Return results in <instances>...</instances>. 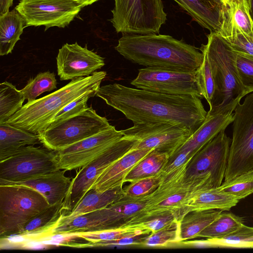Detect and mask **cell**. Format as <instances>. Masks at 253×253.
<instances>
[{
    "label": "cell",
    "instance_id": "1",
    "mask_svg": "<svg viewBox=\"0 0 253 253\" xmlns=\"http://www.w3.org/2000/svg\"><path fill=\"white\" fill-rule=\"evenodd\" d=\"M96 95L133 124L168 123L193 133L207 115L201 98L195 95L163 94L118 83L100 86Z\"/></svg>",
    "mask_w": 253,
    "mask_h": 253
},
{
    "label": "cell",
    "instance_id": "2",
    "mask_svg": "<svg viewBox=\"0 0 253 253\" xmlns=\"http://www.w3.org/2000/svg\"><path fill=\"white\" fill-rule=\"evenodd\" d=\"M115 50L125 59L146 67L192 72L204 55L194 46L161 34L123 35Z\"/></svg>",
    "mask_w": 253,
    "mask_h": 253
},
{
    "label": "cell",
    "instance_id": "3",
    "mask_svg": "<svg viewBox=\"0 0 253 253\" xmlns=\"http://www.w3.org/2000/svg\"><path fill=\"white\" fill-rule=\"evenodd\" d=\"M188 164L161 171L158 185L150 194L141 196L144 206L127 225L150 217L165 214H172L178 221L181 220L188 212L193 198L200 193L212 188L207 180L187 175Z\"/></svg>",
    "mask_w": 253,
    "mask_h": 253
},
{
    "label": "cell",
    "instance_id": "4",
    "mask_svg": "<svg viewBox=\"0 0 253 253\" xmlns=\"http://www.w3.org/2000/svg\"><path fill=\"white\" fill-rule=\"evenodd\" d=\"M105 71L71 80L63 87L42 98L27 102L7 121L10 125L38 134L45 130L66 105L87 91L99 89Z\"/></svg>",
    "mask_w": 253,
    "mask_h": 253
},
{
    "label": "cell",
    "instance_id": "5",
    "mask_svg": "<svg viewBox=\"0 0 253 253\" xmlns=\"http://www.w3.org/2000/svg\"><path fill=\"white\" fill-rule=\"evenodd\" d=\"M208 41L200 50L206 53L215 84L212 104L208 112L215 114L234 111L246 94L236 65V51L217 32L207 35Z\"/></svg>",
    "mask_w": 253,
    "mask_h": 253
},
{
    "label": "cell",
    "instance_id": "6",
    "mask_svg": "<svg viewBox=\"0 0 253 253\" xmlns=\"http://www.w3.org/2000/svg\"><path fill=\"white\" fill-rule=\"evenodd\" d=\"M49 206L35 189L21 185H0V237L18 236L26 223Z\"/></svg>",
    "mask_w": 253,
    "mask_h": 253
},
{
    "label": "cell",
    "instance_id": "7",
    "mask_svg": "<svg viewBox=\"0 0 253 253\" xmlns=\"http://www.w3.org/2000/svg\"><path fill=\"white\" fill-rule=\"evenodd\" d=\"M139 208V204L135 200L126 196L105 208L69 219L59 220L46 237L72 236L122 228L131 221Z\"/></svg>",
    "mask_w": 253,
    "mask_h": 253
},
{
    "label": "cell",
    "instance_id": "8",
    "mask_svg": "<svg viewBox=\"0 0 253 253\" xmlns=\"http://www.w3.org/2000/svg\"><path fill=\"white\" fill-rule=\"evenodd\" d=\"M110 20L123 35L159 34L167 20L162 0H114Z\"/></svg>",
    "mask_w": 253,
    "mask_h": 253
},
{
    "label": "cell",
    "instance_id": "9",
    "mask_svg": "<svg viewBox=\"0 0 253 253\" xmlns=\"http://www.w3.org/2000/svg\"><path fill=\"white\" fill-rule=\"evenodd\" d=\"M234 111L225 181L253 170V92Z\"/></svg>",
    "mask_w": 253,
    "mask_h": 253
},
{
    "label": "cell",
    "instance_id": "10",
    "mask_svg": "<svg viewBox=\"0 0 253 253\" xmlns=\"http://www.w3.org/2000/svg\"><path fill=\"white\" fill-rule=\"evenodd\" d=\"M111 126L105 117L98 115L90 107L76 115L49 125L38 135L45 148L57 151Z\"/></svg>",
    "mask_w": 253,
    "mask_h": 253
},
{
    "label": "cell",
    "instance_id": "11",
    "mask_svg": "<svg viewBox=\"0 0 253 253\" xmlns=\"http://www.w3.org/2000/svg\"><path fill=\"white\" fill-rule=\"evenodd\" d=\"M59 169L56 151L27 146L0 162V185H12Z\"/></svg>",
    "mask_w": 253,
    "mask_h": 253
},
{
    "label": "cell",
    "instance_id": "12",
    "mask_svg": "<svg viewBox=\"0 0 253 253\" xmlns=\"http://www.w3.org/2000/svg\"><path fill=\"white\" fill-rule=\"evenodd\" d=\"M136 142L134 139L123 137L80 168L72 179L64 199L63 215L72 211L103 171L130 151Z\"/></svg>",
    "mask_w": 253,
    "mask_h": 253
},
{
    "label": "cell",
    "instance_id": "13",
    "mask_svg": "<svg viewBox=\"0 0 253 253\" xmlns=\"http://www.w3.org/2000/svg\"><path fill=\"white\" fill-rule=\"evenodd\" d=\"M121 131L123 137L136 140L131 150L153 149L167 153L169 158L193 133L187 128L168 123L134 124Z\"/></svg>",
    "mask_w": 253,
    "mask_h": 253
},
{
    "label": "cell",
    "instance_id": "14",
    "mask_svg": "<svg viewBox=\"0 0 253 253\" xmlns=\"http://www.w3.org/2000/svg\"><path fill=\"white\" fill-rule=\"evenodd\" d=\"M82 8L77 0H20L15 7L25 21V28L44 26V31L67 26Z\"/></svg>",
    "mask_w": 253,
    "mask_h": 253
},
{
    "label": "cell",
    "instance_id": "15",
    "mask_svg": "<svg viewBox=\"0 0 253 253\" xmlns=\"http://www.w3.org/2000/svg\"><path fill=\"white\" fill-rule=\"evenodd\" d=\"M130 84L136 88L149 91L175 95H195L203 98L196 71L180 72L146 67Z\"/></svg>",
    "mask_w": 253,
    "mask_h": 253
},
{
    "label": "cell",
    "instance_id": "16",
    "mask_svg": "<svg viewBox=\"0 0 253 253\" xmlns=\"http://www.w3.org/2000/svg\"><path fill=\"white\" fill-rule=\"evenodd\" d=\"M231 142L225 130L221 131L192 157L187 175L205 179L213 189L219 187L225 177Z\"/></svg>",
    "mask_w": 253,
    "mask_h": 253
},
{
    "label": "cell",
    "instance_id": "17",
    "mask_svg": "<svg viewBox=\"0 0 253 253\" xmlns=\"http://www.w3.org/2000/svg\"><path fill=\"white\" fill-rule=\"evenodd\" d=\"M114 126L56 151L59 168L71 170L80 169L123 137Z\"/></svg>",
    "mask_w": 253,
    "mask_h": 253
},
{
    "label": "cell",
    "instance_id": "18",
    "mask_svg": "<svg viewBox=\"0 0 253 253\" xmlns=\"http://www.w3.org/2000/svg\"><path fill=\"white\" fill-rule=\"evenodd\" d=\"M57 74L61 81L73 80L92 75L105 65L104 59L77 42L63 45L56 57Z\"/></svg>",
    "mask_w": 253,
    "mask_h": 253
},
{
    "label": "cell",
    "instance_id": "19",
    "mask_svg": "<svg viewBox=\"0 0 253 253\" xmlns=\"http://www.w3.org/2000/svg\"><path fill=\"white\" fill-rule=\"evenodd\" d=\"M217 32L224 39L238 34L253 37V19L247 0H228L222 4L221 25Z\"/></svg>",
    "mask_w": 253,
    "mask_h": 253
},
{
    "label": "cell",
    "instance_id": "20",
    "mask_svg": "<svg viewBox=\"0 0 253 253\" xmlns=\"http://www.w3.org/2000/svg\"><path fill=\"white\" fill-rule=\"evenodd\" d=\"M154 150L150 148L131 150L106 169L91 188L97 192L123 186L124 180L131 169L142 159Z\"/></svg>",
    "mask_w": 253,
    "mask_h": 253
},
{
    "label": "cell",
    "instance_id": "21",
    "mask_svg": "<svg viewBox=\"0 0 253 253\" xmlns=\"http://www.w3.org/2000/svg\"><path fill=\"white\" fill-rule=\"evenodd\" d=\"M233 111L228 110L215 114L207 112L200 126L175 152L184 151L194 156L221 131L225 130L234 119Z\"/></svg>",
    "mask_w": 253,
    "mask_h": 253
},
{
    "label": "cell",
    "instance_id": "22",
    "mask_svg": "<svg viewBox=\"0 0 253 253\" xmlns=\"http://www.w3.org/2000/svg\"><path fill=\"white\" fill-rule=\"evenodd\" d=\"M66 170L59 169L12 185H21L35 189L42 194L49 205L64 201L71 184L70 178L65 175Z\"/></svg>",
    "mask_w": 253,
    "mask_h": 253
},
{
    "label": "cell",
    "instance_id": "23",
    "mask_svg": "<svg viewBox=\"0 0 253 253\" xmlns=\"http://www.w3.org/2000/svg\"><path fill=\"white\" fill-rule=\"evenodd\" d=\"M203 28L218 32L221 25L222 3L215 0H173Z\"/></svg>",
    "mask_w": 253,
    "mask_h": 253
},
{
    "label": "cell",
    "instance_id": "24",
    "mask_svg": "<svg viewBox=\"0 0 253 253\" xmlns=\"http://www.w3.org/2000/svg\"><path fill=\"white\" fill-rule=\"evenodd\" d=\"M63 204V201L49 205L28 221L18 236L32 240L46 237L61 218Z\"/></svg>",
    "mask_w": 253,
    "mask_h": 253
},
{
    "label": "cell",
    "instance_id": "25",
    "mask_svg": "<svg viewBox=\"0 0 253 253\" xmlns=\"http://www.w3.org/2000/svg\"><path fill=\"white\" fill-rule=\"evenodd\" d=\"M41 143L38 134L14 126L7 122L0 123V162L27 146Z\"/></svg>",
    "mask_w": 253,
    "mask_h": 253
},
{
    "label": "cell",
    "instance_id": "26",
    "mask_svg": "<svg viewBox=\"0 0 253 253\" xmlns=\"http://www.w3.org/2000/svg\"><path fill=\"white\" fill-rule=\"evenodd\" d=\"M123 186L117 187L104 192L89 189L75 209L62 215L60 220L69 219L81 214L107 207L126 195Z\"/></svg>",
    "mask_w": 253,
    "mask_h": 253
},
{
    "label": "cell",
    "instance_id": "27",
    "mask_svg": "<svg viewBox=\"0 0 253 253\" xmlns=\"http://www.w3.org/2000/svg\"><path fill=\"white\" fill-rule=\"evenodd\" d=\"M25 21L14 8L0 15V55L12 52L25 28Z\"/></svg>",
    "mask_w": 253,
    "mask_h": 253
},
{
    "label": "cell",
    "instance_id": "28",
    "mask_svg": "<svg viewBox=\"0 0 253 253\" xmlns=\"http://www.w3.org/2000/svg\"><path fill=\"white\" fill-rule=\"evenodd\" d=\"M222 211L204 210H193L187 212L179 221L180 242L197 238V235L214 221Z\"/></svg>",
    "mask_w": 253,
    "mask_h": 253
},
{
    "label": "cell",
    "instance_id": "29",
    "mask_svg": "<svg viewBox=\"0 0 253 253\" xmlns=\"http://www.w3.org/2000/svg\"><path fill=\"white\" fill-rule=\"evenodd\" d=\"M239 201L235 197L220 190L218 187L203 191L197 195L190 204L188 211L204 210L229 211Z\"/></svg>",
    "mask_w": 253,
    "mask_h": 253
},
{
    "label": "cell",
    "instance_id": "30",
    "mask_svg": "<svg viewBox=\"0 0 253 253\" xmlns=\"http://www.w3.org/2000/svg\"><path fill=\"white\" fill-rule=\"evenodd\" d=\"M169 156L153 150L142 159L126 176L124 182H132L156 175L164 168Z\"/></svg>",
    "mask_w": 253,
    "mask_h": 253
},
{
    "label": "cell",
    "instance_id": "31",
    "mask_svg": "<svg viewBox=\"0 0 253 253\" xmlns=\"http://www.w3.org/2000/svg\"><path fill=\"white\" fill-rule=\"evenodd\" d=\"M244 224L241 217L222 211L218 216L201 232L197 238L218 239L224 238Z\"/></svg>",
    "mask_w": 253,
    "mask_h": 253
},
{
    "label": "cell",
    "instance_id": "32",
    "mask_svg": "<svg viewBox=\"0 0 253 253\" xmlns=\"http://www.w3.org/2000/svg\"><path fill=\"white\" fill-rule=\"evenodd\" d=\"M25 97L21 90L9 82L0 84V123L6 122L22 106Z\"/></svg>",
    "mask_w": 253,
    "mask_h": 253
},
{
    "label": "cell",
    "instance_id": "33",
    "mask_svg": "<svg viewBox=\"0 0 253 253\" xmlns=\"http://www.w3.org/2000/svg\"><path fill=\"white\" fill-rule=\"evenodd\" d=\"M180 242L179 221L177 220L156 232L144 236L139 246L166 247Z\"/></svg>",
    "mask_w": 253,
    "mask_h": 253
},
{
    "label": "cell",
    "instance_id": "34",
    "mask_svg": "<svg viewBox=\"0 0 253 253\" xmlns=\"http://www.w3.org/2000/svg\"><path fill=\"white\" fill-rule=\"evenodd\" d=\"M57 81L54 73L49 71L41 72L35 78H31L25 86L21 89L25 99L30 102L44 92L57 88Z\"/></svg>",
    "mask_w": 253,
    "mask_h": 253
},
{
    "label": "cell",
    "instance_id": "35",
    "mask_svg": "<svg viewBox=\"0 0 253 253\" xmlns=\"http://www.w3.org/2000/svg\"><path fill=\"white\" fill-rule=\"evenodd\" d=\"M212 248H253V227L243 224L221 239H209Z\"/></svg>",
    "mask_w": 253,
    "mask_h": 253
},
{
    "label": "cell",
    "instance_id": "36",
    "mask_svg": "<svg viewBox=\"0 0 253 253\" xmlns=\"http://www.w3.org/2000/svg\"><path fill=\"white\" fill-rule=\"evenodd\" d=\"M218 188L239 200L246 198L253 194V170L224 181Z\"/></svg>",
    "mask_w": 253,
    "mask_h": 253
},
{
    "label": "cell",
    "instance_id": "37",
    "mask_svg": "<svg viewBox=\"0 0 253 253\" xmlns=\"http://www.w3.org/2000/svg\"><path fill=\"white\" fill-rule=\"evenodd\" d=\"M146 235L142 231L130 225L109 230L94 232L78 233L72 235L82 238L90 243L109 241L120 238L128 235Z\"/></svg>",
    "mask_w": 253,
    "mask_h": 253
},
{
    "label": "cell",
    "instance_id": "38",
    "mask_svg": "<svg viewBox=\"0 0 253 253\" xmlns=\"http://www.w3.org/2000/svg\"><path fill=\"white\" fill-rule=\"evenodd\" d=\"M202 52V51H201ZM203 62L196 71V75L203 98L211 106L215 92V84L211 66L205 53Z\"/></svg>",
    "mask_w": 253,
    "mask_h": 253
},
{
    "label": "cell",
    "instance_id": "39",
    "mask_svg": "<svg viewBox=\"0 0 253 253\" xmlns=\"http://www.w3.org/2000/svg\"><path fill=\"white\" fill-rule=\"evenodd\" d=\"M236 51L237 70L247 95L253 92V55Z\"/></svg>",
    "mask_w": 253,
    "mask_h": 253
},
{
    "label": "cell",
    "instance_id": "40",
    "mask_svg": "<svg viewBox=\"0 0 253 253\" xmlns=\"http://www.w3.org/2000/svg\"><path fill=\"white\" fill-rule=\"evenodd\" d=\"M98 89L87 91L70 102L58 112L51 120L49 125L76 115L86 110L88 108V100L96 95Z\"/></svg>",
    "mask_w": 253,
    "mask_h": 253
},
{
    "label": "cell",
    "instance_id": "41",
    "mask_svg": "<svg viewBox=\"0 0 253 253\" xmlns=\"http://www.w3.org/2000/svg\"><path fill=\"white\" fill-rule=\"evenodd\" d=\"M161 172L158 174L130 182L124 189L126 195L131 197L146 196L153 191L158 185Z\"/></svg>",
    "mask_w": 253,
    "mask_h": 253
},
{
    "label": "cell",
    "instance_id": "42",
    "mask_svg": "<svg viewBox=\"0 0 253 253\" xmlns=\"http://www.w3.org/2000/svg\"><path fill=\"white\" fill-rule=\"evenodd\" d=\"M177 220L178 221L172 214H165L150 217L129 225L148 235L156 232Z\"/></svg>",
    "mask_w": 253,
    "mask_h": 253
},
{
    "label": "cell",
    "instance_id": "43",
    "mask_svg": "<svg viewBox=\"0 0 253 253\" xmlns=\"http://www.w3.org/2000/svg\"><path fill=\"white\" fill-rule=\"evenodd\" d=\"M224 39L235 50L253 55V37L238 34Z\"/></svg>",
    "mask_w": 253,
    "mask_h": 253
},
{
    "label": "cell",
    "instance_id": "44",
    "mask_svg": "<svg viewBox=\"0 0 253 253\" xmlns=\"http://www.w3.org/2000/svg\"><path fill=\"white\" fill-rule=\"evenodd\" d=\"M14 0H0V15L9 11Z\"/></svg>",
    "mask_w": 253,
    "mask_h": 253
},
{
    "label": "cell",
    "instance_id": "45",
    "mask_svg": "<svg viewBox=\"0 0 253 253\" xmlns=\"http://www.w3.org/2000/svg\"><path fill=\"white\" fill-rule=\"evenodd\" d=\"M98 0H77L82 8L91 5Z\"/></svg>",
    "mask_w": 253,
    "mask_h": 253
},
{
    "label": "cell",
    "instance_id": "46",
    "mask_svg": "<svg viewBox=\"0 0 253 253\" xmlns=\"http://www.w3.org/2000/svg\"><path fill=\"white\" fill-rule=\"evenodd\" d=\"M250 9V12L253 19V0H247Z\"/></svg>",
    "mask_w": 253,
    "mask_h": 253
},
{
    "label": "cell",
    "instance_id": "47",
    "mask_svg": "<svg viewBox=\"0 0 253 253\" xmlns=\"http://www.w3.org/2000/svg\"><path fill=\"white\" fill-rule=\"evenodd\" d=\"M215 0L220 2L222 4H225L227 2V0Z\"/></svg>",
    "mask_w": 253,
    "mask_h": 253
},
{
    "label": "cell",
    "instance_id": "48",
    "mask_svg": "<svg viewBox=\"0 0 253 253\" xmlns=\"http://www.w3.org/2000/svg\"></svg>",
    "mask_w": 253,
    "mask_h": 253
}]
</instances>
